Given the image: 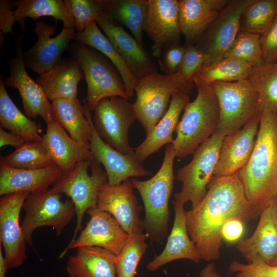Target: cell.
Instances as JSON below:
<instances>
[{"label":"cell","instance_id":"obj_44","mask_svg":"<svg viewBox=\"0 0 277 277\" xmlns=\"http://www.w3.org/2000/svg\"><path fill=\"white\" fill-rule=\"evenodd\" d=\"M186 47L173 44L166 47L160 56V65L165 74L172 75L178 71L185 56Z\"/></svg>","mask_w":277,"mask_h":277},{"label":"cell","instance_id":"obj_5","mask_svg":"<svg viewBox=\"0 0 277 277\" xmlns=\"http://www.w3.org/2000/svg\"><path fill=\"white\" fill-rule=\"evenodd\" d=\"M214 90L220 111L215 130L228 135L261 116L258 93L248 79L235 82H215Z\"/></svg>","mask_w":277,"mask_h":277},{"label":"cell","instance_id":"obj_42","mask_svg":"<svg viewBox=\"0 0 277 277\" xmlns=\"http://www.w3.org/2000/svg\"><path fill=\"white\" fill-rule=\"evenodd\" d=\"M64 2L74 21L76 33L81 32L104 14L102 0H64Z\"/></svg>","mask_w":277,"mask_h":277},{"label":"cell","instance_id":"obj_38","mask_svg":"<svg viewBox=\"0 0 277 277\" xmlns=\"http://www.w3.org/2000/svg\"><path fill=\"white\" fill-rule=\"evenodd\" d=\"M277 16V0H250L240 21V31L262 35Z\"/></svg>","mask_w":277,"mask_h":277},{"label":"cell","instance_id":"obj_8","mask_svg":"<svg viewBox=\"0 0 277 277\" xmlns=\"http://www.w3.org/2000/svg\"><path fill=\"white\" fill-rule=\"evenodd\" d=\"M224 137L215 132L194 151L191 161L177 170L175 178L182 186L181 191L174 194V200L184 204L190 202L192 208L202 201L213 177Z\"/></svg>","mask_w":277,"mask_h":277},{"label":"cell","instance_id":"obj_2","mask_svg":"<svg viewBox=\"0 0 277 277\" xmlns=\"http://www.w3.org/2000/svg\"><path fill=\"white\" fill-rule=\"evenodd\" d=\"M238 174L258 216L277 197V112H262L252 153Z\"/></svg>","mask_w":277,"mask_h":277},{"label":"cell","instance_id":"obj_32","mask_svg":"<svg viewBox=\"0 0 277 277\" xmlns=\"http://www.w3.org/2000/svg\"><path fill=\"white\" fill-rule=\"evenodd\" d=\"M0 80V125L22 137L26 142L42 141L41 126L24 114L13 103Z\"/></svg>","mask_w":277,"mask_h":277},{"label":"cell","instance_id":"obj_39","mask_svg":"<svg viewBox=\"0 0 277 277\" xmlns=\"http://www.w3.org/2000/svg\"><path fill=\"white\" fill-rule=\"evenodd\" d=\"M185 47L183 61L177 72L172 75V82L175 91L188 94L193 88L195 75L207 57L195 45H188Z\"/></svg>","mask_w":277,"mask_h":277},{"label":"cell","instance_id":"obj_1","mask_svg":"<svg viewBox=\"0 0 277 277\" xmlns=\"http://www.w3.org/2000/svg\"><path fill=\"white\" fill-rule=\"evenodd\" d=\"M257 217L247 200L238 172L227 176H213L202 201L186 212L188 234L201 259L207 261L220 258L222 230L227 222L239 218L245 222Z\"/></svg>","mask_w":277,"mask_h":277},{"label":"cell","instance_id":"obj_43","mask_svg":"<svg viewBox=\"0 0 277 277\" xmlns=\"http://www.w3.org/2000/svg\"><path fill=\"white\" fill-rule=\"evenodd\" d=\"M229 270L235 277H277V265L268 264L259 256L247 264L234 260L229 265Z\"/></svg>","mask_w":277,"mask_h":277},{"label":"cell","instance_id":"obj_41","mask_svg":"<svg viewBox=\"0 0 277 277\" xmlns=\"http://www.w3.org/2000/svg\"><path fill=\"white\" fill-rule=\"evenodd\" d=\"M260 35L239 31L224 57L238 59L259 67L264 64L260 45Z\"/></svg>","mask_w":277,"mask_h":277},{"label":"cell","instance_id":"obj_20","mask_svg":"<svg viewBox=\"0 0 277 277\" xmlns=\"http://www.w3.org/2000/svg\"><path fill=\"white\" fill-rule=\"evenodd\" d=\"M261 116L255 117L237 132L225 136L213 176L232 175L246 165L254 147Z\"/></svg>","mask_w":277,"mask_h":277},{"label":"cell","instance_id":"obj_36","mask_svg":"<svg viewBox=\"0 0 277 277\" xmlns=\"http://www.w3.org/2000/svg\"><path fill=\"white\" fill-rule=\"evenodd\" d=\"M0 165L24 169H37L55 165L42 141L27 142L1 158Z\"/></svg>","mask_w":277,"mask_h":277},{"label":"cell","instance_id":"obj_4","mask_svg":"<svg viewBox=\"0 0 277 277\" xmlns=\"http://www.w3.org/2000/svg\"><path fill=\"white\" fill-rule=\"evenodd\" d=\"M197 95L186 105L179 122L172 145L176 157L184 159L193 154L215 132L220 111L211 84L196 86Z\"/></svg>","mask_w":277,"mask_h":277},{"label":"cell","instance_id":"obj_19","mask_svg":"<svg viewBox=\"0 0 277 277\" xmlns=\"http://www.w3.org/2000/svg\"><path fill=\"white\" fill-rule=\"evenodd\" d=\"M85 114L91 128V139L89 148L94 160L103 166L107 175L108 183L120 184L126 179L144 177L151 174L137 159L134 151L123 154L106 143L96 131L91 113L85 102L83 105Z\"/></svg>","mask_w":277,"mask_h":277},{"label":"cell","instance_id":"obj_18","mask_svg":"<svg viewBox=\"0 0 277 277\" xmlns=\"http://www.w3.org/2000/svg\"><path fill=\"white\" fill-rule=\"evenodd\" d=\"M144 32L153 42L152 53L155 57L167 46L178 44L182 34L179 1L146 0Z\"/></svg>","mask_w":277,"mask_h":277},{"label":"cell","instance_id":"obj_9","mask_svg":"<svg viewBox=\"0 0 277 277\" xmlns=\"http://www.w3.org/2000/svg\"><path fill=\"white\" fill-rule=\"evenodd\" d=\"M62 193L50 189L30 193L23 209L25 215L22 224L26 241L33 246L32 234L35 230L43 226L52 227L60 236L64 229L76 215L71 199L62 200Z\"/></svg>","mask_w":277,"mask_h":277},{"label":"cell","instance_id":"obj_30","mask_svg":"<svg viewBox=\"0 0 277 277\" xmlns=\"http://www.w3.org/2000/svg\"><path fill=\"white\" fill-rule=\"evenodd\" d=\"M74 40L79 44L93 48L105 55L119 72L129 97L133 96L138 80L101 31L95 21L90 23L81 32L76 33Z\"/></svg>","mask_w":277,"mask_h":277},{"label":"cell","instance_id":"obj_3","mask_svg":"<svg viewBox=\"0 0 277 277\" xmlns=\"http://www.w3.org/2000/svg\"><path fill=\"white\" fill-rule=\"evenodd\" d=\"M175 157L173 146L169 144L165 147L162 164L153 176L145 181L131 179L144 205V231L147 239L153 242H162L167 234L170 217L169 201L175 178L173 170Z\"/></svg>","mask_w":277,"mask_h":277},{"label":"cell","instance_id":"obj_10","mask_svg":"<svg viewBox=\"0 0 277 277\" xmlns=\"http://www.w3.org/2000/svg\"><path fill=\"white\" fill-rule=\"evenodd\" d=\"M91 114L94 127L108 145L123 153L134 151L129 144V129L136 119L133 104L120 96L101 100Z\"/></svg>","mask_w":277,"mask_h":277},{"label":"cell","instance_id":"obj_51","mask_svg":"<svg viewBox=\"0 0 277 277\" xmlns=\"http://www.w3.org/2000/svg\"><path fill=\"white\" fill-rule=\"evenodd\" d=\"M270 264L272 265H277V258L275 259Z\"/></svg>","mask_w":277,"mask_h":277},{"label":"cell","instance_id":"obj_21","mask_svg":"<svg viewBox=\"0 0 277 277\" xmlns=\"http://www.w3.org/2000/svg\"><path fill=\"white\" fill-rule=\"evenodd\" d=\"M95 22L138 80L157 72L150 55L122 26L105 14Z\"/></svg>","mask_w":277,"mask_h":277},{"label":"cell","instance_id":"obj_27","mask_svg":"<svg viewBox=\"0 0 277 277\" xmlns=\"http://www.w3.org/2000/svg\"><path fill=\"white\" fill-rule=\"evenodd\" d=\"M230 0H180L181 33L188 45L196 42Z\"/></svg>","mask_w":277,"mask_h":277},{"label":"cell","instance_id":"obj_13","mask_svg":"<svg viewBox=\"0 0 277 277\" xmlns=\"http://www.w3.org/2000/svg\"><path fill=\"white\" fill-rule=\"evenodd\" d=\"M15 43L16 55L8 61L10 74L4 82L5 85L18 90L28 117L39 116L46 124L49 123L54 121L51 104L42 87L27 72L23 57V37L18 36Z\"/></svg>","mask_w":277,"mask_h":277},{"label":"cell","instance_id":"obj_46","mask_svg":"<svg viewBox=\"0 0 277 277\" xmlns=\"http://www.w3.org/2000/svg\"><path fill=\"white\" fill-rule=\"evenodd\" d=\"M13 6V2L10 1H0V30L3 33H12L16 22L14 12L11 9Z\"/></svg>","mask_w":277,"mask_h":277},{"label":"cell","instance_id":"obj_7","mask_svg":"<svg viewBox=\"0 0 277 277\" xmlns=\"http://www.w3.org/2000/svg\"><path fill=\"white\" fill-rule=\"evenodd\" d=\"M71 52L84 73L87 86L85 102L91 112L104 98L120 96L130 98L116 68L96 49L76 42Z\"/></svg>","mask_w":277,"mask_h":277},{"label":"cell","instance_id":"obj_49","mask_svg":"<svg viewBox=\"0 0 277 277\" xmlns=\"http://www.w3.org/2000/svg\"><path fill=\"white\" fill-rule=\"evenodd\" d=\"M201 277H220L213 263H208L200 271Z\"/></svg>","mask_w":277,"mask_h":277},{"label":"cell","instance_id":"obj_12","mask_svg":"<svg viewBox=\"0 0 277 277\" xmlns=\"http://www.w3.org/2000/svg\"><path fill=\"white\" fill-rule=\"evenodd\" d=\"M29 194L28 192H18L0 197V243L4 249L8 269L21 266L27 259V242L19 218Z\"/></svg>","mask_w":277,"mask_h":277},{"label":"cell","instance_id":"obj_14","mask_svg":"<svg viewBox=\"0 0 277 277\" xmlns=\"http://www.w3.org/2000/svg\"><path fill=\"white\" fill-rule=\"evenodd\" d=\"M131 178L111 185L106 182L98 193L96 208L110 213L130 237L144 233L140 214L142 207L134 193Z\"/></svg>","mask_w":277,"mask_h":277},{"label":"cell","instance_id":"obj_28","mask_svg":"<svg viewBox=\"0 0 277 277\" xmlns=\"http://www.w3.org/2000/svg\"><path fill=\"white\" fill-rule=\"evenodd\" d=\"M84 78L82 68L73 58L61 60L49 71L37 78L36 82L51 101L58 99L77 100V86Z\"/></svg>","mask_w":277,"mask_h":277},{"label":"cell","instance_id":"obj_40","mask_svg":"<svg viewBox=\"0 0 277 277\" xmlns=\"http://www.w3.org/2000/svg\"><path fill=\"white\" fill-rule=\"evenodd\" d=\"M146 239L145 233L130 237L120 254L115 256L116 277H134L139 262L148 247Z\"/></svg>","mask_w":277,"mask_h":277},{"label":"cell","instance_id":"obj_25","mask_svg":"<svg viewBox=\"0 0 277 277\" xmlns=\"http://www.w3.org/2000/svg\"><path fill=\"white\" fill-rule=\"evenodd\" d=\"M46 125L42 142L55 165L64 173L72 170L81 161L94 160L88 147L73 140L54 120Z\"/></svg>","mask_w":277,"mask_h":277},{"label":"cell","instance_id":"obj_45","mask_svg":"<svg viewBox=\"0 0 277 277\" xmlns=\"http://www.w3.org/2000/svg\"><path fill=\"white\" fill-rule=\"evenodd\" d=\"M260 40L264 63H277V16Z\"/></svg>","mask_w":277,"mask_h":277},{"label":"cell","instance_id":"obj_6","mask_svg":"<svg viewBox=\"0 0 277 277\" xmlns=\"http://www.w3.org/2000/svg\"><path fill=\"white\" fill-rule=\"evenodd\" d=\"M107 181V173L101 164L95 160H83L72 170L64 173L50 189L53 192L68 196L74 206L76 223L68 244L75 241L78 232L83 229L82 222L87 211L96 207L98 191Z\"/></svg>","mask_w":277,"mask_h":277},{"label":"cell","instance_id":"obj_48","mask_svg":"<svg viewBox=\"0 0 277 277\" xmlns=\"http://www.w3.org/2000/svg\"><path fill=\"white\" fill-rule=\"evenodd\" d=\"M26 142L20 136L6 131L0 127V147L10 145L14 147L15 148L19 147Z\"/></svg>","mask_w":277,"mask_h":277},{"label":"cell","instance_id":"obj_35","mask_svg":"<svg viewBox=\"0 0 277 277\" xmlns=\"http://www.w3.org/2000/svg\"><path fill=\"white\" fill-rule=\"evenodd\" d=\"M253 67L244 61L229 57L205 63L194 77L195 86L215 82H235L246 80Z\"/></svg>","mask_w":277,"mask_h":277},{"label":"cell","instance_id":"obj_24","mask_svg":"<svg viewBox=\"0 0 277 277\" xmlns=\"http://www.w3.org/2000/svg\"><path fill=\"white\" fill-rule=\"evenodd\" d=\"M64 172L56 165L37 169H24L0 165V195L18 192L30 193L46 190Z\"/></svg>","mask_w":277,"mask_h":277},{"label":"cell","instance_id":"obj_22","mask_svg":"<svg viewBox=\"0 0 277 277\" xmlns=\"http://www.w3.org/2000/svg\"><path fill=\"white\" fill-rule=\"evenodd\" d=\"M260 216L253 233L250 237L240 240L237 249L248 262L259 256L270 264L277 258L276 198L267 206Z\"/></svg>","mask_w":277,"mask_h":277},{"label":"cell","instance_id":"obj_33","mask_svg":"<svg viewBox=\"0 0 277 277\" xmlns=\"http://www.w3.org/2000/svg\"><path fill=\"white\" fill-rule=\"evenodd\" d=\"M104 14L126 27L143 47L146 0H102Z\"/></svg>","mask_w":277,"mask_h":277},{"label":"cell","instance_id":"obj_34","mask_svg":"<svg viewBox=\"0 0 277 277\" xmlns=\"http://www.w3.org/2000/svg\"><path fill=\"white\" fill-rule=\"evenodd\" d=\"M17 7L14 11L16 21L22 31L25 32L26 18L30 17L36 21L42 16H52L63 23V27L75 30L73 18L67 12L62 0H17L13 2Z\"/></svg>","mask_w":277,"mask_h":277},{"label":"cell","instance_id":"obj_29","mask_svg":"<svg viewBox=\"0 0 277 277\" xmlns=\"http://www.w3.org/2000/svg\"><path fill=\"white\" fill-rule=\"evenodd\" d=\"M115 260V255L101 247H81L68 256L66 270L70 277H116Z\"/></svg>","mask_w":277,"mask_h":277},{"label":"cell","instance_id":"obj_26","mask_svg":"<svg viewBox=\"0 0 277 277\" xmlns=\"http://www.w3.org/2000/svg\"><path fill=\"white\" fill-rule=\"evenodd\" d=\"M189 102L188 94L177 91L173 92L165 114L146 135L144 141L134 148L135 154L140 163L142 164L165 145L173 143V133L179 122L180 114Z\"/></svg>","mask_w":277,"mask_h":277},{"label":"cell","instance_id":"obj_50","mask_svg":"<svg viewBox=\"0 0 277 277\" xmlns=\"http://www.w3.org/2000/svg\"><path fill=\"white\" fill-rule=\"evenodd\" d=\"M8 269L7 262L2 253V245L0 244V277H6Z\"/></svg>","mask_w":277,"mask_h":277},{"label":"cell","instance_id":"obj_37","mask_svg":"<svg viewBox=\"0 0 277 277\" xmlns=\"http://www.w3.org/2000/svg\"><path fill=\"white\" fill-rule=\"evenodd\" d=\"M247 79L258 93L262 112H277V63L253 67Z\"/></svg>","mask_w":277,"mask_h":277},{"label":"cell","instance_id":"obj_11","mask_svg":"<svg viewBox=\"0 0 277 277\" xmlns=\"http://www.w3.org/2000/svg\"><path fill=\"white\" fill-rule=\"evenodd\" d=\"M172 75L157 72L138 79L135 87L136 95L134 109L146 135L166 113L174 92Z\"/></svg>","mask_w":277,"mask_h":277},{"label":"cell","instance_id":"obj_23","mask_svg":"<svg viewBox=\"0 0 277 277\" xmlns=\"http://www.w3.org/2000/svg\"><path fill=\"white\" fill-rule=\"evenodd\" d=\"M174 219L173 227L163 251L147 265L150 271L179 259H188L197 263L201 260L196 246L190 239L186 227L185 204L174 200Z\"/></svg>","mask_w":277,"mask_h":277},{"label":"cell","instance_id":"obj_52","mask_svg":"<svg viewBox=\"0 0 277 277\" xmlns=\"http://www.w3.org/2000/svg\"><path fill=\"white\" fill-rule=\"evenodd\" d=\"M276 204H277V197H276Z\"/></svg>","mask_w":277,"mask_h":277},{"label":"cell","instance_id":"obj_17","mask_svg":"<svg viewBox=\"0 0 277 277\" xmlns=\"http://www.w3.org/2000/svg\"><path fill=\"white\" fill-rule=\"evenodd\" d=\"M56 28L55 25L42 21H36L34 32L37 40L31 48L23 52L26 66L39 75L51 70L61 61L62 54L75 38V30L65 27L57 35L51 37Z\"/></svg>","mask_w":277,"mask_h":277},{"label":"cell","instance_id":"obj_15","mask_svg":"<svg viewBox=\"0 0 277 277\" xmlns=\"http://www.w3.org/2000/svg\"><path fill=\"white\" fill-rule=\"evenodd\" d=\"M90 220L78 237L60 254L63 258L70 249L95 246L104 248L118 255L128 243L130 236L121 227L116 220L108 212L96 207L89 209Z\"/></svg>","mask_w":277,"mask_h":277},{"label":"cell","instance_id":"obj_16","mask_svg":"<svg viewBox=\"0 0 277 277\" xmlns=\"http://www.w3.org/2000/svg\"><path fill=\"white\" fill-rule=\"evenodd\" d=\"M250 0H232L196 41L207 57L205 63L223 58L240 31L242 13Z\"/></svg>","mask_w":277,"mask_h":277},{"label":"cell","instance_id":"obj_47","mask_svg":"<svg viewBox=\"0 0 277 277\" xmlns=\"http://www.w3.org/2000/svg\"><path fill=\"white\" fill-rule=\"evenodd\" d=\"M244 223L239 218H233L227 222L222 230L223 240L230 243L239 241L244 233Z\"/></svg>","mask_w":277,"mask_h":277},{"label":"cell","instance_id":"obj_31","mask_svg":"<svg viewBox=\"0 0 277 277\" xmlns=\"http://www.w3.org/2000/svg\"><path fill=\"white\" fill-rule=\"evenodd\" d=\"M54 120L60 125L75 141L89 148L91 128L78 100L58 99L51 101Z\"/></svg>","mask_w":277,"mask_h":277}]
</instances>
